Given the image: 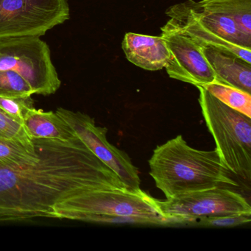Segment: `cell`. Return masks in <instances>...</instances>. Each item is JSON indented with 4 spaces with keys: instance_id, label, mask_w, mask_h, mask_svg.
Returning a JSON list of instances; mask_svg holds the SVG:
<instances>
[{
    "instance_id": "obj_1",
    "label": "cell",
    "mask_w": 251,
    "mask_h": 251,
    "mask_svg": "<svg viewBox=\"0 0 251 251\" xmlns=\"http://www.w3.org/2000/svg\"><path fill=\"white\" fill-rule=\"evenodd\" d=\"M37 140L36 163L0 166L1 223L55 218V206L62 201L95 191L128 189L78 136L69 142Z\"/></svg>"
},
{
    "instance_id": "obj_2",
    "label": "cell",
    "mask_w": 251,
    "mask_h": 251,
    "mask_svg": "<svg viewBox=\"0 0 251 251\" xmlns=\"http://www.w3.org/2000/svg\"><path fill=\"white\" fill-rule=\"evenodd\" d=\"M148 163L150 175L167 199L223 185L239 186L217 150L195 149L182 135L157 147Z\"/></svg>"
},
{
    "instance_id": "obj_3",
    "label": "cell",
    "mask_w": 251,
    "mask_h": 251,
    "mask_svg": "<svg viewBox=\"0 0 251 251\" xmlns=\"http://www.w3.org/2000/svg\"><path fill=\"white\" fill-rule=\"evenodd\" d=\"M55 218L104 224L170 226L155 198L139 189L95 191L62 201L55 206Z\"/></svg>"
},
{
    "instance_id": "obj_4",
    "label": "cell",
    "mask_w": 251,
    "mask_h": 251,
    "mask_svg": "<svg viewBox=\"0 0 251 251\" xmlns=\"http://www.w3.org/2000/svg\"><path fill=\"white\" fill-rule=\"evenodd\" d=\"M199 103L220 159L232 174L251 182V118L230 108L202 86Z\"/></svg>"
},
{
    "instance_id": "obj_5",
    "label": "cell",
    "mask_w": 251,
    "mask_h": 251,
    "mask_svg": "<svg viewBox=\"0 0 251 251\" xmlns=\"http://www.w3.org/2000/svg\"><path fill=\"white\" fill-rule=\"evenodd\" d=\"M169 21L201 47L229 51L251 64V39L234 23L201 0H187L168 8Z\"/></svg>"
},
{
    "instance_id": "obj_6",
    "label": "cell",
    "mask_w": 251,
    "mask_h": 251,
    "mask_svg": "<svg viewBox=\"0 0 251 251\" xmlns=\"http://www.w3.org/2000/svg\"><path fill=\"white\" fill-rule=\"evenodd\" d=\"M0 71L19 73L35 95H52L61 84L49 46L37 36L0 39Z\"/></svg>"
},
{
    "instance_id": "obj_7",
    "label": "cell",
    "mask_w": 251,
    "mask_h": 251,
    "mask_svg": "<svg viewBox=\"0 0 251 251\" xmlns=\"http://www.w3.org/2000/svg\"><path fill=\"white\" fill-rule=\"evenodd\" d=\"M157 206L170 226H186L205 217L233 214H251L250 202L242 194L222 186L189 192L167 198L155 199Z\"/></svg>"
},
{
    "instance_id": "obj_8",
    "label": "cell",
    "mask_w": 251,
    "mask_h": 251,
    "mask_svg": "<svg viewBox=\"0 0 251 251\" xmlns=\"http://www.w3.org/2000/svg\"><path fill=\"white\" fill-rule=\"evenodd\" d=\"M69 18L68 0H0V39L40 37Z\"/></svg>"
},
{
    "instance_id": "obj_9",
    "label": "cell",
    "mask_w": 251,
    "mask_h": 251,
    "mask_svg": "<svg viewBox=\"0 0 251 251\" xmlns=\"http://www.w3.org/2000/svg\"><path fill=\"white\" fill-rule=\"evenodd\" d=\"M55 112L100 160L117 173L126 187L140 189L139 170L127 153L108 142L107 128L97 126L93 118L80 111L59 108Z\"/></svg>"
},
{
    "instance_id": "obj_10",
    "label": "cell",
    "mask_w": 251,
    "mask_h": 251,
    "mask_svg": "<svg viewBox=\"0 0 251 251\" xmlns=\"http://www.w3.org/2000/svg\"><path fill=\"white\" fill-rule=\"evenodd\" d=\"M161 30L170 51V60L165 67L170 77L196 87L215 81V74L201 45L170 21Z\"/></svg>"
},
{
    "instance_id": "obj_11",
    "label": "cell",
    "mask_w": 251,
    "mask_h": 251,
    "mask_svg": "<svg viewBox=\"0 0 251 251\" xmlns=\"http://www.w3.org/2000/svg\"><path fill=\"white\" fill-rule=\"evenodd\" d=\"M122 48L130 63L148 71L165 68L170 58V51L161 36L127 33L122 42Z\"/></svg>"
},
{
    "instance_id": "obj_12",
    "label": "cell",
    "mask_w": 251,
    "mask_h": 251,
    "mask_svg": "<svg viewBox=\"0 0 251 251\" xmlns=\"http://www.w3.org/2000/svg\"><path fill=\"white\" fill-rule=\"evenodd\" d=\"M202 49L217 81L251 94V64L225 50L214 47Z\"/></svg>"
},
{
    "instance_id": "obj_13",
    "label": "cell",
    "mask_w": 251,
    "mask_h": 251,
    "mask_svg": "<svg viewBox=\"0 0 251 251\" xmlns=\"http://www.w3.org/2000/svg\"><path fill=\"white\" fill-rule=\"evenodd\" d=\"M23 125L29 137L33 139H53L69 142L76 137L73 130L54 111L30 108L23 119Z\"/></svg>"
},
{
    "instance_id": "obj_14",
    "label": "cell",
    "mask_w": 251,
    "mask_h": 251,
    "mask_svg": "<svg viewBox=\"0 0 251 251\" xmlns=\"http://www.w3.org/2000/svg\"><path fill=\"white\" fill-rule=\"evenodd\" d=\"M33 145H27L20 141L0 139V166L22 167L34 164L40 158L37 139Z\"/></svg>"
},
{
    "instance_id": "obj_15",
    "label": "cell",
    "mask_w": 251,
    "mask_h": 251,
    "mask_svg": "<svg viewBox=\"0 0 251 251\" xmlns=\"http://www.w3.org/2000/svg\"><path fill=\"white\" fill-rule=\"evenodd\" d=\"M228 17L242 34L251 39V0H202Z\"/></svg>"
},
{
    "instance_id": "obj_16",
    "label": "cell",
    "mask_w": 251,
    "mask_h": 251,
    "mask_svg": "<svg viewBox=\"0 0 251 251\" xmlns=\"http://www.w3.org/2000/svg\"><path fill=\"white\" fill-rule=\"evenodd\" d=\"M202 87L225 105L251 117V94L217 80Z\"/></svg>"
},
{
    "instance_id": "obj_17",
    "label": "cell",
    "mask_w": 251,
    "mask_h": 251,
    "mask_svg": "<svg viewBox=\"0 0 251 251\" xmlns=\"http://www.w3.org/2000/svg\"><path fill=\"white\" fill-rule=\"evenodd\" d=\"M33 95H35L33 88L19 73L0 71V97L27 98Z\"/></svg>"
},
{
    "instance_id": "obj_18",
    "label": "cell",
    "mask_w": 251,
    "mask_h": 251,
    "mask_svg": "<svg viewBox=\"0 0 251 251\" xmlns=\"http://www.w3.org/2000/svg\"><path fill=\"white\" fill-rule=\"evenodd\" d=\"M0 139L20 141L27 145H33L32 140L22 123L16 121L12 117L0 108Z\"/></svg>"
},
{
    "instance_id": "obj_19",
    "label": "cell",
    "mask_w": 251,
    "mask_h": 251,
    "mask_svg": "<svg viewBox=\"0 0 251 251\" xmlns=\"http://www.w3.org/2000/svg\"><path fill=\"white\" fill-rule=\"evenodd\" d=\"M251 214H242L205 217V218L198 219L195 221L191 222L186 226L214 227H236V226L249 223L251 220Z\"/></svg>"
},
{
    "instance_id": "obj_20",
    "label": "cell",
    "mask_w": 251,
    "mask_h": 251,
    "mask_svg": "<svg viewBox=\"0 0 251 251\" xmlns=\"http://www.w3.org/2000/svg\"><path fill=\"white\" fill-rule=\"evenodd\" d=\"M33 108L34 105L31 97L27 98L0 97V108L22 124L27 111Z\"/></svg>"
}]
</instances>
